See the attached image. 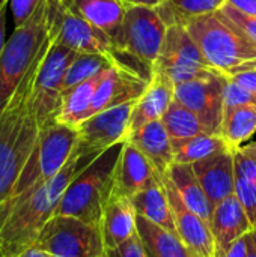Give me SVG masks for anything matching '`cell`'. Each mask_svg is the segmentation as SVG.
I'll list each match as a JSON object with an SVG mask.
<instances>
[{
  "label": "cell",
  "instance_id": "obj_1",
  "mask_svg": "<svg viewBox=\"0 0 256 257\" xmlns=\"http://www.w3.org/2000/svg\"><path fill=\"white\" fill-rule=\"evenodd\" d=\"M100 154L84 152L77 145L65 167L54 178L15 202L0 205V257H15L35 245L42 227L56 215L72 179Z\"/></svg>",
  "mask_w": 256,
  "mask_h": 257
},
{
  "label": "cell",
  "instance_id": "obj_17",
  "mask_svg": "<svg viewBox=\"0 0 256 257\" xmlns=\"http://www.w3.org/2000/svg\"><path fill=\"white\" fill-rule=\"evenodd\" d=\"M213 208L235 193L234 151H225L192 164Z\"/></svg>",
  "mask_w": 256,
  "mask_h": 257
},
{
  "label": "cell",
  "instance_id": "obj_33",
  "mask_svg": "<svg viewBox=\"0 0 256 257\" xmlns=\"http://www.w3.org/2000/svg\"><path fill=\"white\" fill-rule=\"evenodd\" d=\"M223 99H225V110L226 108H234V107H241V105H253V107H256L255 93H252L250 90L243 87L238 81H235L229 75L226 78Z\"/></svg>",
  "mask_w": 256,
  "mask_h": 257
},
{
  "label": "cell",
  "instance_id": "obj_11",
  "mask_svg": "<svg viewBox=\"0 0 256 257\" xmlns=\"http://www.w3.org/2000/svg\"><path fill=\"white\" fill-rule=\"evenodd\" d=\"M154 71L164 74L175 86L219 72L210 66L186 26L180 23L167 27Z\"/></svg>",
  "mask_w": 256,
  "mask_h": 257
},
{
  "label": "cell",
  "instance_id": "obj_3",
  "mask_svg": "<svg viewBox=\"0 0 256 257\" xmlns=\"http://www.w3.org/2000/svg\"><path fill=\"white\" fill-rule=\"evenodd\" d=\"M167 23L158 8L127 5L124 18L113 39L115 63L149 81L161 51Z\"/></svg>",
  "mask_w": 256,
  "mask_h": 257
},
{
  "label": "cell",
  "instance_id": "obj_5",
  "mask_svg": "<svg viewBox=\"0 0 256 257\" xmlns=\"http://www.w3.org/2000/svg\"><path fill=\"white\" fill-rule=\"evenodd\" d=\"M125 142H119L94 158L69 184L56 215H71L100 224L104 208L112 199L115 172Z\"/></svg>",
  "mask_w": 256,
  "mask_h": 257
},
{
  "label": "cell",
  "instance_id": "obj_37",
  "mask_svg": "<svg viewBox=\"0 0 256 257\" xmlns=\"http://www.w3.org/2000/svg\"><path fill=\"white\" fill-rule=\"evenodd\" d=\"M234 157H235V172L256 182V158L243 154L240 149L234 151Z\"/></svg>",
  "mask_w": 256,
  "mask_h": 257
},
{
  "label": "cell",
  "instance_id": "obj_22",
  "mask_svg": "<svg viewBox=\"0 0 256 257\" xmlns=\"http://www.w3.org/2000/svg\"><path fill=\"white\" fill-rule=\"evenodd\" d=\"M131 203L136 209V214L139 217H143L149 220L151 223L177 233L166 184L163 181V175L157 176L151 185H148L145 190L137 193L134 197H131Z\"/></svg>",
  "mask_w": 256,
  "mask_h": 257
},
{
  "label": "cell",
  "instance_id": "obj_15",
  "mask_svg": "<svg viewBox=\"0 0 256 257\" xmlns=\"http://www.w3.org/2000/svg\"><path fill=\"white\" fill-rule=\"evenodd\" d=\"M148 83L149 81L143 80L142 77L118 65L110 66L104 72L97 87V92L94 95L92 105L89 110V117L103 110H107V108H112V107H116L130 101H137L145 92Z\"/></svg>",
  "mask_w": 256,
  "mask_h": 257
},
{
  "label": "cell",
  "instance_id": "obj_13",
  "mask_svg": "<svg viewBox=\"0 0 256 257\" xmlns=\"http://www.w3.org/2000/svg\"><path fill=\"white\" fill-rule=\"evenodd\" d=\"M134 102L130 101L103 110L83 120L75 128L78 131V146L84 152L100 154L119 142H125Z\"/></svg>",
  "mask_w": 256,
  "mask_h": 257
},
{
  "label": "cell",
  "instance_id": "obj_16",
  "mask_svg": "<svg viewBox=\"0 0 256 257\" xmlns=\"http://www.w3.org/2000/svg\"><path fill=\"white\" fill-rule=\"evenodd\" d=\"M160 176L154 164L130 142L125 140L116 172L112 197L131 199Z\"/></svg>",
  "mask_w": 256,
  "mask_h": 257
},
{
  "label": "cell",
  "instance_id": "obj_45",
  "mask_svg": "<svg viewBox=\"0 0 256 257\" xmlns=\"http://www.w3.org/2000/svg\"><path fill=\"white\" fill-rule=\"evenodd\" d=\"M240 151H241L243 154L249 155V157H253V158H256V143L247 145V146H241V148H240Z\"/></svg>",
  "mask_w": 256,
  "mask_h": 257
},
{
  "label": "cell",
  "instance_id": "obj_19",
  "mask_svg": "<svg viewBox=\"0 0 256 257\" xmlns=\"http://www.w3.org/2000/svg\"><path fill=\"white\" fill-rule=\"evenodd\" d=\"M174 99L175 84L164 74L154 71V75L149 80L145 92L134 102L130 117L128 134L149 122L161 120Z\"/></svg>",
  "mask_w": 256,
  "mask_h": 257
},
{
  "label": "cell",
  "instance_id": "obj_25",
  "mask_svg": "<svg viewBox=\"0 0 256 257\" xmlns=\"http://www.w3.org/2000/svg\"><path fill=\"white\" fill-rule=\"evenodd\" d=\"M106 71L77 84L75 87L66 90L62 95L60 108H59V113L56 117L57 123H62V125H66L71 128H77L83 120H86L89 117V110L92 105L94 95H95L97 87H98Z\"/></svg>",
  "mask_w": 256,
  "mask_h": 257
},
{
  "label": "cell",
  "instance_id": "obj_46",
  "mask_svg": "<svg viewBox=\"0 0 256 257\" xmlns=\"http://www.w3.org/2000/svg\"><path fill=\"white\" fill-rule=\"evenodd\" d=\"M8 6H9V0H0V12L3 9H8Z\"/></svg>",
  "mask_w": 256,
  "mask_h": 257
},
{
  "label": "cell",
  "instance_id": "obj_41",
  "mask_svg": "<svg viewBox=\"0 0 256 257\" xmlns=\"http://www.w3.org/2000/svg\"><path fill=\"white\" fill-rule=\"evenodd\" d=\"M6 11L8 9H3L0 12V57L6 44Z\"/></svg>",
  "mask_w": 256,
  "mask_h": 257
},
{
  "label": "cell",
  "instance_id": "obj_49",
  "mask_svg": "<svg viewBox=\"0 0 256 257\" xmlns=\"http://www.w3.org/2000/svg\"><path fill=\"white\" fill-rule=\"evenodd\" d=\"M106 257H107V256H106Z\"/></svg>",
  "mask_w": 256,
  "mask_h": 257
},
{
  "label": "cell",
  "instance_id": "obj_48",
  "mask_svg": "<svg viewBox=\"0 0 256 257\" xmlns=\"http://www.w3.org/2000/svg\"><path fill=\"white\" fill-rule=\"evenodd\" d=\"M252 235H253V238H255V242H256V230H253V232H252Z\"/></svg>",
  "mask_w": 256,
  "mask_h": 257
},
{
  "label": "cell",
  "instance_id": "obj_23",
  "mask_svg": "<svg viewBox=\"0 0 256 257\" xmlns=\"http://www.w3.org/2000/svg\"><path fill=\"white\" fill-rule=\"evenodd\" d=\"M166 176L175 187L177 193L183 199L184 205L195 214H198L202 220H205L211 226L213 218V205L207 197L201 182L198 181L192 164H178L174 163L167 170Z\"/></svg>",
  "mask_w": 256,
  "mask_h": 257
},
{
  "label": "cell",
  "instance_id": "obj_36",
  "mask_svg": "<svg viewBox=\"0 0 256 257\" xmlns=\"http://www.w3.org/2000/svg\"><path fill=\"white\" fill-rule=\"evenodd\" d=\"M107 257H148L143 244L139 238V235L136 233L133 238H130L127 242H124L122 245H119L115 250H109L106 251Z\"/></svg>",
  "mask_w": 256,
  "mask_h": 257
},
{
  "label": "cell",
  "instance_id": "obj_26",
  "mask_svg": "<svg viewBox=\"0 0 256 257\" xmlns=\"http://www.w3.org/2000/svg\"><path fill=\"white\" fill-rule=\"evenodd\" d=\"M137 235L148 257H195L178 233L169 232L139 215Z\"/></svg>",
  "mask_w": 256,
  "mask_h": 257
},
{
  "label": "cell",
  "instance_id": "obj_34",
  "mask_svg": "<svg viewBox=\"0 0 256 257\" xmlns=\"http://www.w3.org/2000/svg\"><path fill=\"white\" fill-rule=\"evenodd\" d=\"M220 11L229 17L250 39H253L256 42V17L253 15H249V14H244L238 9H235L234 6H231L229 3H225Z\"/></svg>",
  "mask_w": 256,
  "mask_h": 257
},
{
  "label": "cell",
  "instance_id": "obj_12",
  "mask_svg": "<svg viewBox=\"0 0 256 257\" xmlns=\"http://www.w3.org/2000/svg\"><path fill=\"white\" fill-rule=\"evenodd\" d=\"M226 74L214 72L205 78L192 80L175 86V99L190 108L210 134H220L225 114Z\"/></svg>",
  "mask_w": 256,
  "mask_h": 257
},
{
  "label": "cell",
  "instance_id": "obj_27",
  "mask_svg": "<svg viewBox=\"0 0 256 257\" xmlns=\"http://www.w3.org/2000/svg\"><path fill=\"white\" fill-rule=\"evenodd\" d=\"M174 148V163L178 164H193L216 154L232 151L220 134L202 133L195 137L172 140Z\"/></svg>",
  "mask_w": 256,
  "mask_h": 257
},
{
  "label": "cell",
  "instance_id": "obj_8",
  "mask_svg": "<svg viewBox=\"0 0 256 257\" xmlns=\"http://www.w3.org/2000/svg\"><path fill=\"white\" fill-rule=\"evenodd\" d=\"M45 26L51 42L62 44L77 53L103 54L115 62L113 41L74 12L63 0H45Z\"/></svg>",
  "mask_w": 256,
  "mask_h": 257
},
{
  "label": "cell",
  "instance_id": "obj_43",
  "mask_svg": "<svg viewBox=\"0 0 256 257\" xmlns=\"http://www.w3.org/2000/svg\"><path fill=\"white\" fill-rule=\"evenodd\" d=\"M15 257H50L47 253H44L42 250H39L38 247H30V248H27L26 251H23L21 254H18V256Z\"/></svg>",
  "mask_w": 256,
  "mask_h": 257
},
{
  "label": "cell",
  "instance_id": "obj_40",
  "mask_svg": "<svg viewBox=\"0 0 256 257\" xmlns=\"http://www.w3.org/2000/svg\"><path fill=\"white\" fill-rule=\"evenodd\" d=\"M226 3H229L231 6L244 14L256 17V0H228Z\"/></svg>",
  "mask_w": 256,
  "mask_h": 257
},
{
  "label": "cell",
  "instance_id": "obj_2",
  "mask_svg": "<svg viewBox=\"0 0 256 257\" xmlns=\"http://www.w3.org/2000/svg\"><path fill=\"white\" fill-rule=\"evenodd\" d=\"M41 60L0 108V205L11 196L41 133L32 105L33 83Z\"/></svg>",
  "mask_w": 256,
  "mask_h": 257
},
{
  "label": "cell",
  "instance_id": "obj_35",
  "mask_svg": "<svg viewBox=\"0 0 256 257\" xmlns=\"http://www.w3.org/2000/svg\"><path fill=\"white\" fill-rule=\"evenodd\" d=\"M42 0H9V8L14 17L15 27L23 26L38 9Z\"/></svg>",
  "mask_w": 256,
  "mask_h": 257
},
{
  "label": "cell",
  "instance_id": "obj_24",
  "mask_svg": "<svg viewBox=\"0 0 256 257\" xmlns=\"http://www.w3.org/2000/svg\"><path fill=\"white\" fill-rule=\"evenodd\" d=\"M74 12L115 39L127 5L119 0H63Z\"/></svg>",
  "mask_w": 256,
  "mask_h": 257
},
{
  "label": "cell",
  "instance_id": "obj_29",
  "mask_svg": "<svg viewBox=\"0 0 256 257\" xmlns=\"http://www.w3.org/2000/svg\"><path fill=\"white\" fill-rule=\"evenodd\" d=\"M161 122L164 123L172 140L189 139L202 133H208L201 119L177 99L172 101Z\"/></svg>",
  "mask_w": 256,
  "mask_h": 257
},
{
  "label": "cell",
  "instance_id": "obj_30",
  "mask_svg": "<svg viewBox=\"0 0 256 257\" xmlns=\"http://www.w3.org/2000/svg\"><path fill=\"white\" fill-rule=\"evenodd\" d=\"M226 2L228 0H166L157 8L167 26H172L181 24L187 18L219 11Z\"/></svg>",
  "mask_w": 256,
  "mask_h": 257
},
{
  "label": "cell",
  "instance_id": "obj_14",
  "mask_svg": "<svg viewBox=\"0 0 256 257\" xmlns=\"http://www.w3.org/2000/svg\"><path fill=\"white\" fill-rule=\"evenodd\" d=\"M163 181L166 184L178 236L195 257H216V244L211 226L184 205L183 199L166 175H163Z\"/></svg>",
  "mask_w": 256,
  "mask_h": 257
},
{
  "label": "cell",
  "instance_id": "obj_39",
  "mask_svg": "<svg viewBox=\"0 0 256 257\" xmlns=\"http://www.w3.org/2000/svg\"><path fill=\"white\" fill-rule=\"evenodd\" d=\"M249 254V239H247V235L238 241H235L229 248L228 251L223 254V257H247Z\"/></svg>",
  "mask_w": 256,
  "mask_h": 257
},
{
  "label": "cell",
  "instance_id": "obj_10",
  "mask_svg": "<svg viewBox=\"0 0 256 257\" xmlns=\"http://www.w3.org/2000/svg\"><path fill=\"white\" fill-rule=\"evenodd\" d=\"M77 54V51L50 41L38 66L32 92V105L41 128L56 122L63 95V78Z\"/></svg>",
  "mask_w": 256,
  "mask_h": 257
},
{
  "label": "cell",
  "instance_id": "obj_4",
  "mask_svg": "<svg viewBox=\"0 0 256 257\" xmlns=\"http://www.w3.org/2000/svg\"><path fill=\"white\" fill-rule=\"evenodd\" d=\"M186 26L205 60L216 71L231 75L238 68L256 60V42L250 39L220 9L187 18Z\"/></svg>",
  "mask_w": 256,
  "mask_h": 257
},
{
  "label": "cell",
  "instance_id": "obj_38",
  "mask_svg": "<svg viewBox=\"0 0 256 257\" xmlns=\"http://www.w3.org/2000/svg\"><path fill=\"white\" fill-rule=\"evenodd\" d=\"M229 77H232L235 81H238L243 87L250 90L256 95V69L253 68H240L235 72H232Z\"/></svg>",
  "mask_w": 256,
  "mask_h": 257
},
{
  "label": "cell",
  "instance_id": "obj_18",
  "mask_svg": "<svg viewBox=\"0 0 256 257\" xmlns=\"http://www.w3.org/2000/svg\"><path fill=\"white\" fill-rule=\"evenodd\" d=\"M211 230L216 244V257H223L235 241L255 230L246 209L243 208L235 193L214 206Z\"/></svg>",
  "mask_w": 256,
  "mask_h": 257
},
{
  "label": "cell",
  "instance_id": "obj_42",
  "mask_svg": "<svg viewBox=\"0 0 256 257\" xmlns=\"http://www.w3.org/2000/svg\"><path fill=\"white\" fill-rule=\"evenodd\" d=\"M119 2L124 3V5H145V6L157 8V6L163 5L166 0H119Z\"/></svg>",
  "mask_w": 256,
  "mask_h": 257
},
{
  "label": "cell",
  "instance_id": "obj_47",
  "mask_svg": "<svg viewBox=\"0 0 256 257\" xmlns=\"http://www.w3.org/2000/svg\"><path fill=\"white\" fill-rule=\"evenodd\" d=\"M241 68H253V69H256V60L246 63V65H244V66H241ZM238 69H240V68H238ZM234 72H235V71H234Z\"/></svg>",
  "mask_w": 256,
  "mask_h": 257
},
{
  "label": "cell",
  "instance_id": "obj_9",
  "mask_svg": "<svg viewBox=\"0 0 256 257\" xmlns=\"http://www.w3.org/2000/svg\"><path fill=\"white\" fill-rule=\"evenodd\" d=\"M35 247L50 257H106L100 224L71 215H54L42 227Z\"/></svg>",
  "mask_w": 256,
  "mask_h": 257
},
{
  "label": "cell",
  "instance_id": "obj_6",
  "mask_svg": "<svg viewBox=\"0 0 256 257\" xmlns=\"http://www.w3.org/2000/svg\"><path fill=\"white\" fill-rule=\"evenodd\" d=\"M50 45L45 26V0L33 15L6 39L0 57V108L11 99L29 71L44 57Z\"/></svg>",
  "mask_w": 256,
  "mask_h": 257
},
{
  "label": "cell",
  "instance_id": "obj_28",
  "mask_svg": "<svg viewBox=\"0 0 256 257\" xmlns=\"http://www.w3.org/2000/svg\"><path fill=\"white\" fill-rule=\"evenodd\" d=\"M256 133V107L241 105L226 108L220 128V136L232 151L243 146Z\"/></svg>",
  "mask_w": 256,
  "mask_h": 257
},
{
  "label": "cell",
  "instance_id": "obj_7",
  "mask_svg": "<svg viewBox=\"0 0 256 257\" xmlns=\"http://www.w3.org/2000/svg\"><path fill=\"white\" fill-rule=\"evenodd\" d=\"M77 145L78 131L75 128L57 122L41 128L33 152L20 173L11 196L3 203L15 202L54 178L65 167Z\"/></svg>",
  "mask_w": 256,
  "mask_h": 257
},
{
  "label": "cell",
  "instance_id": "obj_32",
  "mask_svg": "<svg viewBox=\"0 0 256 257\" xmlns=\"http://www.w3.org/2000/svg\"><path fill=\"white\" fill-rule=\"evenodd\" d=\"M235 196L246 209L256 230V182L235 172Z\"/></svg>",
  "mask_w": 256,
  "mask_h": 257
},
{
  "label": "cell",
  "instance_id": "obj_20",
  "mask_svg": "<svg viewBox=\"0 0 256 257\" xmlns=\"http://www.w3.org/2000/svg\"><path fill=\"white\" fill-rule=\"evenodd\" d=\"M106 251L115 250L137 233V214L131 199L112 197L100 220Z\"/></svg>",
  "mask_w": 256,
  "mask_h": 257
},
{
  "label": "cell",
  "instance_id": "obj_21",
  "mask_svg": "<svg viewBox=\"0 0 256 257\" xmlns=\"http://www.w3.org/2000/svg\"><path fill=\"white\" fill-rule=\"evenodd\" d=\"M127 142L133 143L154 164L160 175H166L174 164L172 139L161 120L149 122L130 133Z\"/></svg>",
  "mask_w": 256,
  "mask_h": 257
},
{
  "label": "cell",
  "instance_id": "obj_31",
  "mask_svg": "<svg viewBox=\"0 0 256 257\" xmlns=\"http://www.w3.org/2000/svg\"><path fill=\"white\" fill-rule=\"evenodd\" d=\"M115 62L103 54H91V53H78L72 60L69 68L66 69L63 78V93L77 84L98 75L100 72L113 66Z\"/></svg>",
  "mask_w": 256,
  "mask_h": 257
},
{
  "label": "cell",
  "instance_id": "obj_44",
  "mask_svg": "<svg viewBox=\"0 0 256 257\" xmlns=\"http://www.w3.org/2000/svg\"><path fill=\"white\" fill-rule=\"evenodd\" d=\"M247 239H249V254H247V257H256V242L252 232L247 235Z\"/></svg>",
  "mask_w": 256,
  "mask_h": 257
}]
</instances>
